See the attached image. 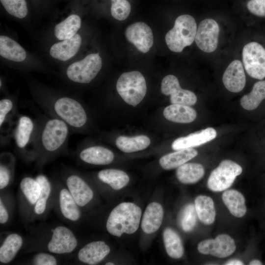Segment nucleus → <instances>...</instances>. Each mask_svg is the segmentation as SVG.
Masks as SVG:
<instances>
[{"label":"nucleus","instance_id":"nucleus-17","mask_svg":"<svg viewBox=\"0 0 265 265\" xmlns=\"http://www.w3.org/2000/svg\"><path fill=\"white\" fill-rule=\"evenodd\" d=\"M199 253L210 255L218 258L231 255L236 249L234 239L227 234H220L214 239H206L200 241L197 246Z\"/></svg>","mask_w":265,"mask_h":265},{"label":"nucleus","instance_id":"nucleus-45","mask_svg":"<svg viewBox=\"0 0 265 265\" xmlns=\"http://www.w3.org/2000/svg\"><path fill=\"white\" fill-rule=\"evenodd\" d=\"M243 263L239 260L237 259L232 260L230 261H229L227 262L225 265H243Z\"/></svg>","mask_w":265,"mask_h":265},{"label":"nucleus","instance_id":"nucleus-11","mask_svg":"<svg viewBox=\"0 0 265 265\" xmlns=\"http://www.w3.org/2000/svg\"><path fill=\"white\" fill-rule=\"evenodd\" d=\"M82 27L81 15L71 12L56 21H54L48 30L45 37V45L71 38Z\"/></svg>","mask_w":265,"mask_h":265},{"label":"nucleus","instance_id":"nucleus-2","mask_svg":"<svg viewBox=\"0 0 265 265\" xmlns=\"http://www.w3.org/2000/svg\"><path fill=\"white\" fill-rule=\"evenodd\" d=\"M70 130L62 120L50 116L37 121L35 160L42 167L67 151Z\"/></svg>","mask_w":265,"mask_h":265},{"label":"nucleus","instance_id":"nucleus-8","mask_svg":"<svg viewBox=\"0 0 265 265\" xmlns=\"http://www.w3.org/2000/svg\"><path fill=\"white\" fill-rule=\"evenodd\" d=\"M116 87L123 100L133 106L142 101L147 92L145 78L136 71L123 73L118 78Z\"/></svg>","mask_w":265,"mask_h":265},{"label":"nucleus","instance_id":"nucleus-46","mask_svg":"<svg viewBox=\"0 0 265 265\" xmlns=\"http://www.w3.org/2000/svg\"><path fill=\"white\" fill-rule=\"evenodd\" d=\"M249 265H261L262 263L258 260H253L251 261Z\"/></svg>","mask_w":265,"mask_h":265},{"label":"nucleus","instance_id":"nucleus-7","mask_svg":"<svg viewBox=\"0 0 265 265\" xmlns=\"http://www.w3.org/2000/svg\"><path fill=\"white\" fill-rule=\"evenodd\" d=\"M85 37V33L82 27L70 38L46 45L47 54L52 60L58 63L62 67L82 53Z\"/></svg>","mask_w":265,"mask_h":265},{"label":"nucleus","instance_id":"nucleus-20","mask_svg":"<svg viewBox=\"0 0 265 265\" xmlns=\"http://www.w3.org/2000/svg\"><path fill=\"white\" fill-rule=\"evenodd\" d=\"M125 34L128 41L143 53H147L153 45L152 29L143 22L131 24L126 28Z\"/></svg>","mask_w":265,"mask_h":265},{"label":"nucleus","instance_id":"nucleus-3","mask_svg":"<svg viewBox=\"0 0 265 265\" xmlns=\"http://www.w3.org/2000/svg\"><path fill=\"white\" fill-rule=\"evenodd\" d=\"M0 57L6 65L24 71L45 72L46 67L35 55L29 53L10 35H0Z\"/></svg>","mask_w":265,"mask_h":265},{"label":"nucleus","instance_id":"nucleus-30","mask_svg":"<svg viewBox=\"0 0 265 265\" xmlns=\"http://www.w3.org/2000/svg\"><path fill=\"white\" fill-rule=\"evenodd\" d=\"M222 201L230 212L237 217H242L247 211L245 199L238 191L231 189H226L222 193Z\"/></svg>","mask_w":265,"mask_h":265},{"label":"nucleus","instance_id":"nucleus-10","mask_svg":"<svg viewBox=\"0 0 265 265\" xmlns=\"http://www.w3.org/2000/svg\"><path fill=\"white\" fill-rule=\"evenodd\" d=\"M50 235L38 250L56 255H64L73 252L77 247L78 239L69 228L58 225L51 230Z\"/></svg>","mask_w":265,"mask_h":265},{"label":"nucleus","instance_id":"nucleus-33","mask_svg":"<svg viewBox=\"0 0 265 265\" xmlns=\"http://www.w3.org/2000/svg\"><path fill=\"white\" fill-rule=\"evenodd\" d=\"M204 174V167L197 163H185L178 167L176 170L178 180L184 184H194L198 182Z\"/></svg>","mask_w":265,"mask_h":265},{"label":"nucleus","instance_id":"nucleus-34","mask_svg":"<svg viewBox=\"0 0 265 265\" xmlns=\"http://www.w3.org/2000/svg\"><path fill=\"white\" fill-rule=\"evenodd\" d=\"M151 143L150 138L144 135L133 137L120 136L115 141L116 146L125 153H132L144 150Z\"/></svg>","mask_w":265,"mask_h":265},{"label":"nucleus","instance_id":"nucleus-5","mask_svg":"<svg viewBox=\"0 0 265 265\" xmlns=\"http://www.w3.org/2000/svg\"><path fill=\"white\" fill-rule=\"evenodd\" d=\"M141 214V210L136 204L120 203L110 212L106 221V230L116 237H120L123 233L132 234L139 227Z\"/></svg>","mask_w":265,"mask_h":265},{"label":"nucleus","instance_id":"nucleus-24","mask_svg":"<svg viewBox=\"0 0 265 265\" xmlns=\"http://www.w3.org/2000/svg\"><path fill=\"white\" fill-rule=\"evenodd\" d=\"M223 84L230 92L241 91L246 83V77L241 62L234 60L227 67L222 77Z\"/></svg>","mask_w":265,"mask_h":265},{"label":"nucleus","instance_id":"nucleus-32","mask_svg":"<svg viewBox=\"0 0 265 265\" xmlns=\"http://www.w3.org/2000/svg\"><path fill=\"white\" fill-rule=\"evenodd\" d=\"M98 179L109 186L114 190H119L129 182L130 178L126 172L116 169H106L98 172Z\"/></svg>","mask_w":265,"mask_h":265},{"label":"nucleus","instance_id":"nucleus-35","mask_svg":"<svg viewBox=\"0 0 265 265\" xmlns=\"http://www.w3.org/2000/svg\"><path fill=\"white\" fill-rule=\"evenodd\" d=\"M164 244L167 254L173 259L181 258L184 252L181 238L178 233L170 228H166L163 233Z\"/></svg>","mask_w":265,"mask_h":265},{"label":"nucleus","instance_id":"nucleus-29","mask_svg":"<svg viewBox=\"0 0 265 265\" xmlns=\"http://www.w3.org/2000/svg\"><path fill=\"white\" fill-rule=\"evenodd\" d=\"M197 155L198 152L192 148L181 149L162 156L159 163L163 169L170 170L178 168Z\"/></svg>","mask_w":265,"mask_h":265},{"label":"nucleus","instance_id":"nucleus-19","mask_svg":"<svg viewBox=\"0 0 265 265\" xmlns=\"http://www.w3.org/2000/svg\"><path fill=\"white\" fill-rule=\"evenodd\" d=\"M161 91L165 95H170L171 104L192 106L197 102V97L192 91L182 89L177 78L172 75L165 76L161 83Z\"/></svg>","mask_w":265,"mask_h":265},{"label":"nucleus","instance_id":"nucleus-47","mask_svg":"<svg viewBox=\"0 0 265 265\" xmlns=\"http://www.w3.org/2000/svg\"><path fill=\"white\" fill-rule=\"evenodd\" d=\"M105 265H113L114 264L111 262H108V263H106Z\"/></svg>","mask_w":265,"mask_h":265},{"label":"nucleus","instance_id":"nucleus-37","mask_svg":"<svg viewBox=\"0 0 265 265\" xmlns=\"http://www.w3.org/2000/svg\"><path fill=\"white\" fill-rule=\"evenodd\" d=\"M15 159L13 155L8 152L0 155V189L7 187L12 181L14 176Z\"/></svg>","mask_w":265,"mask_h":265},{"label":"nucleus","instance_id":"nucleus-23","mask_svg":"<svg viewBox=\"0 0 265 265\" xmlns=\"http://www.w3.org/2000/svg\"><path fill=\"white\" fill-rule=\"evenodd\" d=\"M109 246L103 241L89 242L78 252V260L84 264L95 265L102 262L110 253Z\"/></svg>","mask_w":265,"mask_h":265},{"label":"nucleus","instance_id":"nucleus-25","mask_svg":"<svg viewBox=\"0 0 265 265\" xmlns=\"http://www.w3.org/2000/svg\"><path fill=\"white\" fill-rule=\"evenodd\" d=\"M216 136V131L212 127H209L177 138L172 143L171 147L176 151L191 148L206 143L214 139Z\"/></svg>","mask_w":265,"mask_h":265},{"label":"nucleus","instance_id":"nucleus-6","mask_svg":"<svg viewBox=\"0 0 265 265\" xmlns=\"http://www.w3.org/2000/svg\"><path fill=\"white\" fill-rule=\"evenodd\" d=\"M196 31V23L192 16L188 14L179 16L173 27L165 35L167 47L173 52H182L186 47L193 43Z\"/></svg>","mask_w":265,"mask_h":265},{"label":"nucleus","instance_id":"nucleus-13","mask_svg":"<svg viewBox=\"0 0 265 265\" xmlns=\"http://www.w3.org/2000/svg\"><path fill=\"white\" fill-rule=\"evenodd\" d=\"M53 186V205L58 213L65 220L77 223L81 217V208L62 181H56Z\"/></svg>","mask_w":265,"mask_h":265},{"label":"nucleus","instance_id":"nucleus-28","mask_svg":"<svg viewBox=\"0 0 265 265\" xmlns=\"http://www.w3.org/2000/svg\"><path fill=\"white\" fill-rule=\"evenodd\" d=\"M24 242L22 237L18 233L8 235L0 247V262L2 264L10 263L22 248Z\"/></svg>","mask_w":265,"mask_h":265},{"label":"nucleus","instance_id":"nucleus-21","mask_svg":"<svg viewBox=\"0 0 265 265\" xmlns=\"http://www.w3.org/2000/svg\"><path fill=\"white\" fill-rule=\"evenodd\" d=\"M35 179L41 186L39 198L34 206L30 220L44 217L53 204L54 186L45 175L40 174Z\"/></svg>","mask_w":265,"mask_h":265},{"label":"nucleus","instance_id":"nucleus-15","mask_svg":"<svg viewBox=\"0 0 265 265\" xmlns=\"http://www.w3.org/2000/svg\"><path fill=\"white\" fill-rule=\"evenodd\" d=\"M242 56L244 68L250 77L260 80L265 78V49L261 44L256 42L246 44Z\"/></svg>","mask_w":265,"mask_h":265},{"label":"nucleus","instance_id":"nucleus-26","mask_svg":"<svg viewBox=\"0 0 265 265\" xmlns=\"http://www.w3.org/2000/svg\"><path fill=\"white\" fill-rule=\"evenodd\" d=\"M163 217V210L161 205L152 202L146 207L142 217L141 226L146 234H151L160 227Z\"/></svg>","mask_w":265,"mask_h":265},{"label":"nucleus","instance_id":"nucleus-1","mask_svg":"<svg viewBox=\"0 0 265 265\" xmlns=\"http://www.w3.org/2000/svg\"><path fill=\"white\" fill-rule=\"evenodd\" d=\"M29 86L34 100L50 116L62 120L77 133L85 128L87 113L77 97L35 81Z\"/></svg>","mask_w":265,"mask_h":265},{"label":"nucleus","instance_id":"nucleus-43","mask_svg":"<svg viewBox=\"0 0 265 265\" xmlns=\"http://www.w3.org/2000/svg\"><path fill=\"white\" fill-rule=\"evenodd\" d=\"M247 7L253 15L265 17V0H250L247 3Z\"/></svg>","mask_w":265,"mask_h":265},{"label":"nucleus","instance_id":"nucleus-31","mask_svg":"<svg viewBox=\"0 0 265 265\" xmlns=\"http://www.w3.org/2000/svg\"><path fill=\"white\" fill-rule=\"evenodd\" d=\"M194 206L197 216L201 222L207 225L214 222L216 211L212 198L204 195H199L195 199Z\"/></svg>","mask_w":265,"mask_h":265},{"label":"nucleus","instance_id":"nucleus-36","mask_svg":"<svg viewBox=\"0 0 265 265\" xmlns=\"http://www.w3.org/2000/svg\"><path fill=\"white\" fill-rule=\"evenodd\" d=\"M265 98V80H260L254 84L249 94L241 97L240 104L245 109L252 110L256 109Z\"/></svg>","mask_w":265,"mask_h":265},{"label":"nucleus","instance_id":"nucleus-38","mask_svg":"<svg viewBox=\"0 0 265 265\" xmlns=\"http://www.w3.org/2000/svg\"><path fill=\"white\" fill-rule=\"evenodd\" d=\"M0 2L6 13L15 19L24 21L29 16L26 0H0Z\"/></svg>","mask_w":265,"mask_h":265},{"label":"nucleus","instance_id":"nucleus-14","mask_svg":"<svg viewBox=\"0 0 265 265\" xmlns=\"http://www.w3.org/2000/svg\"><path fill=\"white\" fill-rule=\"evenodd\" d=\"M62 181L77 204L84 208L92 201L94 191L85 179L77 171L67 169L62 174Z\"/></svg>","mask_w":265,"mask_h":265},{"label":"nucleus","instance_id":"nucleus-16","mask_svg":"<svg viewBox=\"0 0 265 265\" xmlns=\"http://www.w3.org/2000/svg\"><path fill=\"white\" fill-rule=\"evenodd\" d=\"M41 192V186L36 179L25 177L20 181L19 190V208L21 215L30 220L32 212Z\"/></svg>","mask_w":265,"mask_h":265},{"label":"nucleus","instance_id":"nucleus-27","mask_svg":"<svg viewBox=\"0 0 265 265\" xmlns=\"http://www.w3.org/2000/svg\"><path fill=\"white\" fill-rule=\"evenodd\" d=\"M168 120L178 123H189L196 118L195 110L189 106L172 104L166 106L163 112Z\"/></svg>","mask_w":265,"mask_h":265},{"label":"nucleus","instance_id":"nucleus-22","mask_svg":"<svg viewBox=\"0 0 265 265\" xmlns=\"http://www.w3.org/2000/svg\"><path fill=\"white\" fill-rule=\"evenodd\" d=\"M76 155L82 162L93 165H107L114 159L112 151L99 145L81 148L76 152Z\"/></svg>","mask_w":265,"mask_h":265},{"label":"nucleus","instance_id":"nucleus-40","mask_svg":"<svg viewBox=\"0 0 265 265\" xmlns=\"http://www.w3.org/2000/svg\"><path fill=\"white\" fill-rule=\"evenodd\" d=\"M197 213L194 205L189 204L182 210L180 218V223L185 232L193 230L197 222Z\"/></svg>","mask_w":265,"mask_h":265},{"label":"nucleus","instance_id":"nucleus-18","mask_svg":"<svg viewBox=\"0 0 265 265\" xmlns=\"http://www.w3.org/2000/svg\"><path fill=\"white\" fill-rule=\"evenodd\" d=\"M219 27L213 19L202 20L197 29L195 41L197 47L205 53H212L217 48Z\"/></svg>","mask_w":265,"mask_h":265},{"label":"nucleus","instance_id":"nucleus-4","mask_svg":"<svg viewBox=\"0 0 265 265\" xmlns=\"http://www.w3.org/2000/svg\"><path fill=\"white\" fill-rule=\"evenodd\" d=\"M103 66L99 53H81L61 67V75L70 83L77 86L89 84L98 75Z\"/></svg>","mask_w":265,"mask_h":265},{"label":"nucleus","instance_id":"nucleus-39","mask_svg":"<svg viewBox=\"0 0 265 265\" xmlns=\"http://www.w3.org/2000/svg\"><path fill=\"white\" fill-rule=\"evenodd\" d=\"M16 101L15 98L7 96L0 100V128L10 129L11 118L14 116L16 109Z\"/></svg>","mask_w":265,"mask_h":265},{"label":"nucleus","instance_id":"nucleus-9","mask_svg":"<svg viewBox=\"0 0 265 265\" xmlns=\"http://www.w3.org/2000/svg\"><path fill=\"white\" fill-rule=\"evenodd\" d=\"M37 121L26 115H21L16 122L13 132L18 151L26 159L35 160V139Z\"/></svg>","mask_w":265,"mask_h":265},{"label":"nucleus","instance_id":"nucleus-41","mask_svg":"<svg viewBox=\"0 0 265 265\" xmlns=\"http://www.w3.org/2000/svg\"><path fill=\"white\" fill-rule=\"evenodd\" d=\"M110 13L113 18L119 21H123L129 16L131 6L127 0H110Z\"/></svg>","mask_w":265,"mask_h":265},{"label":"nucleus","instance_id":"nucleus-44","mask_svg":"<svg viewBox=\"0 0 265 265\" xmlns=\"http://www.w3.org/2000/svg\"><path fill=\"white\" fill-rule=\"evenodd\" d=\"M4 202L3 197H0V223L1 225L6 224L10 218L9 206Z\"/></svg>","mask_w":265,"mask_h":265},{"label":"nucleus","instance_id":"nucleus-42","mask_svg":"<svg viewBox=\"0 0 265 265\" xmlns=\"http://www.w3.org/2000/svg\"><path fill=\"white\" fill-rule=\"evenodd\" d=\"M31 263L35 265H56L58 264V261L53 254L40 251L33 256Z\"/></svg>","mask_w":265,"mask_h":265},{"label":"nucleus","instance_id":"nucleus-12","mask_svg":"<svg viewBox=\"0 0 265 265\" xmlns=\"http://www.w3.org/2000/svg\"><path fill=\"white\" fill-rule=\"evenodd\" d=\"M242 171V167L238 164L231 160H223L211 172L207 186L213 192L228 189Z\"/></svg>","mask_w":265,"mask_h":265}]
</instances>
